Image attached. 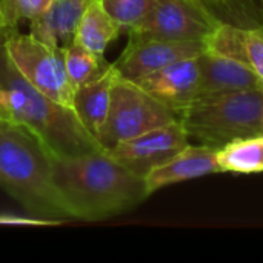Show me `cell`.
Segmentation results:
<instances>
[{
    "instance_id": "cell-1",
    "label": "cell",
    "mask_w": 263,
    "mask_h": 263,
    "mask_svg": "<svg viewBox=\"0 0 263 263\" xmlns=\"http://www.w3.org/2000/svg\"><path fill=\"white\" fill-rule=\"evenodd\" d=\"M52 180L71 217L86 222L119 216L149 197L145 177L119 163L106 149L52 156Z\"/></svg>"
},
{
    "instance_id": "cell-2",
    "label": "cell",
    "mask_w": 263,
    "mask_h": 263,
    "mask_svg": "<svg viewBox=\"0 0 263 263\" xmlns=\"http://www.w3.org/2000/svg\"><path fill=\"white\" fill-rule=\"evenodd\" d=\"M8 31L0 34V103L8 120L32 131L54 157H74L103 149L74 109L54 102L18 72L5 49Z\"/></svg>"
},
{
    "instance_id": "cell-3",
    "label": "cell",
    "mask_w": 263,
    "mask_h": 263,
    "mask_svg": "<svg viewBox=\"0 0 263 263\" xmlns=\"http://www.w3.org/2000/svg\"><path fill=\"white\" fill-rule=\"evenodd\" d=\"M0 186L39 220L72 219L52 180V154L32 131L9 120L0 123Z\"/></svg>"
},
{
    "instance_id": "cell-4",
    "label": "cell",
    "mask_w": 263,
    "mask_h": 263,
    "mask_svg": "<svg viewBox=\"0 0 263 263\" xmlns=\"http://www.w3.org/2000/svg\"><path fill=\"white\" fill-rule=\"evenodd\" d=\"M177 116L190 139L214 148L239 137L263 134V86L199 96Z\"/></svg>"
},
{
    "instance_id": "cell-5",
    "label": "cell",
    "mask_w": 263,
    "mask_h": 263,
    "mask_svg": "<svg viewBox=\"0 0 263 263\" xmlns=\"http://www.w3.org/2000/svg\"><path fill=\"white\" fill-rule=\"evenodd\" d=\"M179 120V116L140 88L119 77L111 89L106 119L96 139L103 149Z\"/></svg>"
},
{
    "instance_id": "cell-6",
    "label": "cell",
    "mask_w": 263,
    "mask_h": 263,
    "mask_svg": "<svg viewBox=\"0 0 263 263\" xmlns=\"http://www.w3.org/2000/svg\"><path fill=\"white\" fill-rule=\"evenodd\" d=\"M5 49L31 85L54 102L72 109L76 89L68 77L62 48L48 45L15 28L5 34Z\"/></svg>"
},
{
    "instance_id": "cell-7",
    "label": "cell",
    "mask_w": 263,
    "mask_h": 263,
    "mask_svg": "<svg viewBox=\"0 0 263 263\" xmlns=\"http://www.w3.org/2000/svg\"><path fill=\"white\" fill-rule=\"evenodd\" d=\"M219 23L202 0H154L148 15L128 31V37L205 43Z\"/></svg>"
},
{
    "instance_id": "cell-8",
    "label": "cell",
    "mask_w": 263,
    "mask_h": 263,
    "mask_svg": "<svg viewBox=\"0 0 263 263\" xmlns=\"http://www.w3.org/2000/svg\"><path fill=\"white\" fill-rule=\"evenodd\" d=\"M190 145V137L180 120L154 128L134 139L108 148L106 153L129 171L145 177Z\"/></svg>"
},
{
    "instance_id": "cell-9",
    "label": "cell",
    "mask_w": 263,
    "mask_h": 263,
    "mask_svg": "<svg viewBox=\"0 0 263 263\" xmlns=\"http://www.w3.org/2000/svg\"><path fill=\"white\" fill-rule=\"evenodd\" d=\"M206 49L203 42L143 39L128 40L120 57L112 63L119 77L137 82L171 63L200 55Z\"/></svg>"
},
{
    "instance_id": "cell-10",
    "label": "cell",
    "mask_w": 263,
    "mask_h": 263,
    "mask_svg": "<svg viewBox=\"0 0 263 263\" xmlns=\"http://www.w3.org/2000/svg\"><path fill=\"white\" fill-rule=\"evenodd\" d=\"M197 57L171 63L134 83L177 114L199 97L200 71Z\"/></svg>"
},
{
    "instance_id": "cell-11",
    "label": "cell",
    "mask_w": 263,
    "mask_h": 263,
    "mask_svg": "<svg viewBox=\"0 0 263 263\" xmlns=\"http://www.w3.org/2000/svg\"><path fill=\"white\" fill-rule=\"evenodd\" d=\"M222 173L217 163V148L208 145H188L173 159L145 176L149 196L168 185Z\"/></svg>"
},
{
    "instance_id": "cell-12",
    "label": "cell",
    "mask_w": 263,
    "mask_h": 263,
    "mask_svg": "<svg viewBox=\"0 0 263 263\" xmlns=\"http://www.w3.org/2000/svg\"><path fill=\"white\" fill-rule=\"evenodd\" d=\"M197 60L200 71L199 96L250 91L263 86L262 79L250 66L236 59L205 49Z\"/></svg>"
},
{
    "instance_id": "cell-13",
    "label": "cell",
    "mask_w": 263,
    "mask_h": 263,
    "mask_svg": "<svg viewBox=\"0 0 263 263\" xmlns=\"http://www.w3.org/2000/svg\"><path fill=\"white\" fill-rule=\"evenodd\" d=\"M94 0H52L49 8L29 22V34L35 39L65 48L76 40L80 20Z\"/></svg>"
},
{
    "instance_id": "cell-14",
    "label": "cell",
    "mask_w": 263,
    "mask_h": 263,
    "mask_svg": "<svg viewBox=\"0 0 263 263\" xmlns=\"http://www.w3.org/2000/svg\"><path fill=\"white\" fill-rule=\"evenodd\" d=\"M205 46L206 51L245 63L263 82V28L243 29L220 22L205 42Z\"/></svg>"
},
{
    "instance_id": "cell-15",
    "label": "cell",
    "mask_w": 263,
    "mask_h": 263,
    "mask_svg": "<svg viewBox=\"0 0 263 263\" xmlns=\"http://www.w3.org/2000/svg\"><path fill=\"white\" fill-rule=\"evenodd\" d=\"M117 79H119V74L111 65L109 71L103 74L100 79L85 83L76 88L74 91L72 109L77 119L82 122V125L94 137L97 136V133L100 131L106 119L109 99H111V89Z\"/></svg>"
},
{
    "instance_id": "cell-16",
    "label": "cell",
    "mask_w": 263,
    "mask_h": 263,
    "mask_svg": "<svg viewBox=\"0 0 263 263\" xmlns=\"http://www.w3.org/2000/svg\"><path fill=\"white\" fill-rule=\"evenodd\" d=\"M123 31L125 29L106 12L102 0H94L80 20L76 42L97 54H105L108 45Z\"/></svg>"
},
{
    "instance_id": "cell-17",
    "label": "cell",
    "mask_w": 263,
    "mask_h": 263,
    "mask_svg": "<svg viewBox=\"0 0 263 263\" xmlns=\"http://www.w3.org/2000/svg\"><path fill=\"white\" fill-rule=\"evenodd\" d=\"M217 163L222 173H263V134L239 137L217 148Z\"/></svg>"
},
{
    "instance_id": "cell-18",
    "label": "cell",
    "mask_w": 263,
    "mask_h": 263,
    "mask_svg": "<svg viewBox=\"0 0 263 263\" xmlns=\"http://www.w3.org/2000/svg\"><path fill=\"white\" fill-rule=\"evenodd\" d=\"M62 49H63L66 72L74 89L85 83L100 79L103 74L109 71L112 65L105 59L103 54H97L82 46L76 40Z\"/></svg>"
},
{
    "instance_id": "cell-19",
    "label": "cell",
    "mask_w": 263,
    "mask_h": 263,
    "mask_svg": "<svg viewBox=\"0 0 263 263\" xmlns=\"http://www.w3.org/2000/svg\"><path fill=\"white\" fill-rule=\"evenodd\" d=\"M106 12L128 32L151 11L154 0H102Z\"/></svg>"
},
{
    "instance_id": "cell-20",
    "label": "cell",
    "mask_w": 263,
    "mask_h": 263,
    "mask_svg": "<svg viewBox=\"0 0 263 263\" xmlns=\"http://www.w3.org/2000/svg\"><path fill=\"white\" fill-rule=\"evenodd\" d=\"M52 0H0V20L5 28H18L23 20H32L49 8Z\"/></svg>"
},
{
    "instance_id": "cell-21",
    "label": "cell",
    "mask_w": 263,
    "mask_h": 263,
    "mask_svg": "<svg viewBox=\"0 0 263 263\" xmlns=\"http://www.w3.org/2000/svg\"><path fill=\"white\" fill-rule=\"evenodd\" d=\"M0 119H2V120H8V116H6V112H5L2 103H0Z\"/></svg>"
},
{
    "instance_id": "cell-22",
    "label": "cell",
    "mask_w": 263,
    "mask_h": 263,
    "mask_svg": "<svg viewBox=\"0 0 263 263\" xmlns=\"http://www.w3.org/2000/svg\"><path fill=\"white\" fill-rule=\"evenodd\" d=\"M6 29H9V28H5V26H3V23H2V20H0V34H2L3 31H6Z\"/></svg>"
},
{
    "instance_id": "cell-23",
    "label": "cell",
    "mask_w": 263,
    "mask_h": 263,
    "mask_svg": "<svg viewBox=\"0 0 263 263\" xmlns=\"http://www.w3.org/2000/svg\"><path fill=\"white\" fill-rule=\"evenodd\" d=\"M208 2H213V3H223L225 0H208Z\"/></svg>"
},
{
    "instance_id": "cell-24",
    "label": "cell",
    "mask_w": 263,
    "mask_h": 263,
    "mask_svg": "<svg viewBox=\"0 0 263 263\" xmlns=\"http://www.w3.org/2000/svg\"><path fill=\"white\" fill-rule=\"evenodd\" d=\"M0 123H2V119H0Z\"/></svg>"
},
{
    "instance_id": "cell-25",
    "label": "cell",
    "mask_w": 263,
    "mask_h": 263,
    "mask_svg": "<svg viewBox=\"0 0 263 263\" xmlns=\"http://www.w3.org/2000/svg\"><path fill=\"white\" fill-rule=\"evenodd\" d=\"M260 2H262V3H263V0H260Z\"/></svg>"
},
{
    "instance_id": "cell-26",
    "label": "cell",
    "mask_w": 263,
    "mask_h": 263,
    "mask_svg": "<svg viewBox=\"0 0 263 263\" xmlns=\"http://www.w3.org/2000/svg\"><path fill=\"white\" fill-rule=\"evenodd\" d=\"M262 28H263V26H262Z\"/></svg>"
}]
</instances>
